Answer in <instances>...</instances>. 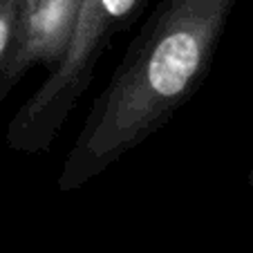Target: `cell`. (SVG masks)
<instances>
[{
	"label": "cell",
	"mask_w": 253,
	"mask_h": 253,
	"mask_svg": "<svg viewBox=\"0 0 253 253\" xmlns=\"http://www.w3.org/2000/svg\"><path fill=\"white\" fill-rule=\"evenodd\" d=\"M240 0H162L96 96L56 177L74 193L148 141L193 99Z\"/></svg>",
	"instance_id": "1"
},
{
	"label": "cell",
	"mask_w": 253,
	"mask_h": 253,
	"mask_svg": "<svg viewBox=\"0 0 253 253\" xmlns=\"http://www.w3.org/2000/svg\"><path fill=\"white\" fill-rule=\"evenodd\" d=\"M143 5L146 0H83L65 54L7 124V148L23 155H41L52 148L85 96L101 56L130 27Z\"/></svg>",
	"instance_id": "2"
},
{
	"label": "cell",
	"mask_w": 253,
	"mask_h": 253,
	"mask_svg": "<svg viewBox=\"0 0 253 253\" xmlns=\"http://www.w3.org/2000/svg\"><path fill=\"white\" fill-rule=\"evenodd\" d=\"M83 0H25V43L16 65V85L32 67H52L65 54Z\"/></svg>",
	"instance_id": "3"
},
{
	"label": "cell",
	"mask_w": 253,
	"mask_h": 253,
	"mask_svg": "<svg viewBox=\"0 0 253 253\" xmlns=\"http://www.w3.org/2000/svg\"><path fill=\"white\" fill-rule=\"evenodd\" d=\"M25 43V0H0V103L16 87L14 74Z\"/></svg>",
	"instance_id": "4"
},
{
	"label": "cell",
	"mask_w": 253,
	"mask_h": 253,
	"mask_svg": "<svg viewBox=\"0 0 253 253\" xmlns=\"http://www.w3.org/2000/svg\"><path fill=\"white\" fill-rule=\"evenodd\" d=\"M249 188H251V195H253V162H251V170H249Z\"/></svg>",
	"instance_id": "5"
}]
</instances>
